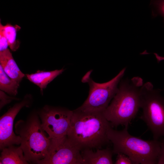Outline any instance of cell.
Returning a JSON list of instances; mask_svg holds the SVG:
<instances>
[{"instance_id":"cell-21","label":"cell","mask_w":164,"mask_h":164,"mask_svg":"<svg viewBox=\"0 0 164 164\" xmlns=\"http://www.w3.org/2000/svg\"><path fill=\"white\" fill-rule=\"evenodd\" d=\"M158 63L160 61L164 60V56H160L159 55L156 53H154Z\"/></svg>"},{"instance_id":"cell-15","label":"cell","mask_w":164,"mask_h":164,"mask_svg":"<svg viewBox=\"0 0 164 164\" xmlns=\"http://www.w3.org/2000/svg\"><path fill=\"white\" fill-rule=\"evenodd\" d=\"M19 83L10 78L0 65V89L13 96L16 95Z\"/></svg>"},{"instance_id":"cell-16","label":"cell","mask_w":164,"mask_h":164,"mask_svg":"<svg viewBox=\"0 0 164 164\" xmlns=\"http://www.w3.org/2000/svg\"><path fill=\"white\" fill-rule=\"evenodd\" d=\"M156 13L162 16L164 19V0H152L151 2Z\"/></svg>"},{"instance_id":"cell-12","label":"cell","mask_w":164,"mask_h":164,"mask_svg":"<svg viewBox=\"0 0 164 164\" xmlns=\"http://www.w3.org/2000/svg\"><path fill=\"white\" fill-rule=\"evenodd\" d=\"M0 157L1 164H26L23 151L20 146L11 145L2 150Z\"/></svg>"},{"instance_id":"cell-11","label":"cell","mask_w":164,"mask_h":164,"mask_svg":"<svg viewBox=\"0 0 164 164\" xmlns=\"http://www.w3.org/2000/svg\"><path fill=\"white\" fill-rule=\"evenodd\" d=\"M0 63L6 74L19 83L26 76L19 69L8 48L0 52Z\"/></svg>"},{"instance_id":"cell-1","label":"cell","mask_w":164,"mask_h":164,"mask_svg":"<svg viewBox=\"0 0 164 164\" xmlns=\"http://www.w3.org/2000/svg\"><path fill=\"white\" fill-rule=\"evenodd\" d=\"M112 127L103 112L73 111L68 138L84 149H100L110 141L108 138V129Z\"/></svg>"},{"instance_id":"cell-20","label":"cell","mask_w":164,"mask_h":164,"mask_svg":"<svg viewBox=\"0 0 164 164\" xmlns=\"http://www.w3.org/2000/svg\"><path fill=\"white\" fill-rule=\"evenodd\" d=\"M160 150L158 157L157 164H164V138L160 141Z\"/></svg>"},{"instance_id":"cell-2","label":"cell","mask_w":164,"mask_h":164,"mask_svg":"<svg viewBox=\"0 0 164 164\" xmlns=\"http://www.w3.org/2000/svg\"><path fill=\"white\" fill-rule=\"evenodd\" d=\"M143 84L138 77L121 80L117 93L103 112L112 127L128 126L135 118L140 108V91Z\"/></svg>"},{"instance_id":"cell-8","label":"cell","mask_w":164,"mask_h":164,"mask_svg":"<svg viewBox=\"0 0 164 164\" xmlns=\"http://www.w3.org/2000/svg\"><path fill=\"white\" fill-rule=\"evenodd\" d=\"M73 111L66 109L45 106L39 115L42 127L49 138H60L67 135Z\"/></svg>"},{"instance_id":"cell-6","label":"cell","mask_w":164,"mask_h":164,"mask_svg":"<svg viewBox=\"0 0 164 164\" xmlns=\"http://www.w3.org/2000/svg\"><path fill=\"white\" fill-rule=\"evenodd\" d=\"M125 70V68L123 69L113 79L103 83L94 81L90 77L91 72H87L82 81L89 84L88 96L82 105L77 109L84 112H103L117 93Z\"/></svg>"},{"instance_id":"cell-13","label":"cell","mask_w":164,"mask_h":164,"mask_svg":"<svg viewBox=\"0 0 164 164\" xmlns=\"http://www.w3.org/2000/svg\"><path fill=\"white\" fill-rule=\"evenodd\" d=\"M64 70L62 68L49 71L38 70L35 73L25 75L30 81L40 88L41 92H43L47 85L61 74Z\"/></svg>"},{"instance_id":"cell-9","label":"cell","mask_w":164,"mask_h":164,"mask_svg":"<svg viewBox=\"0 0 164 164\" xmlns=\"http://www.w3.org/2000/svg\"><path fill=\"white\" fill-rule=\"evenodd\" d=\"M29 101L26 97L21 101L15 104L0 119V149L11 145H19L21 139L19 135H16L13 130V122L17 114L24 107L28 106Z\"/></svg>"},{"instance_id":"cell-3","label":"cell","mask_w":164,"mask_h":164,"mask_svg":"<svg viewBox=\"0 0 164 164\" xmlns=\"http://www.w3.org/2000/svg\"><path fill=\"white\" fill-rule=\"evenodd\" d=\"M128 126L118 131L112 127L108 130V138L113 144V153H123L128 156L134 164H157L160 150V142L153 139L146 140L130 135Z\"/></svg>"},{"instance_id":"cell-14","label":"cell","mask_w":164,"mask_h":164,"mask_svg":"<svg viewBox=\"0 0 164 164\" xmlns=\"http://www.w3.org/2000/svg\"><path fill=\"white\" fill-rule=\"evenodd\" d=\"M21 27L17 25L13 26L10 23L5 25L0 23V30L4 33L8 42L9 46L12 51H16L19 46L20 43L17 39V32Z\"/></svg>"},{"instance_id":"cell-19","label":"cell","mask_w":164,"mask_h":164,"mask_svg":"<svg viewBox=\"0 0 164 164\" xmlns=\"http://www.w3.org/2000/svg\"><path fill=\"white\" fill-rule=\"evenodd\" d=\"M8 46L7 40L3 32L0 30V52L7 49Z\"/></svg>"},{"instance_id":"cell-17","label":"cell","mask_w":164,"mask_h":164,"mask_svg":"<svg viewBox=\"0 0 164 164\" xmlns=\"http://www.w3.org/2000/svg\"><path fill=\"white\" fill-rule=\"evenodd\" d=\"M115 164H132L134 163L128 156L122 153L117 154Z\"/></svg>"},{"instance_id":"cell-5","label":"cell","mask_w":164,"mask_h":164,"mask_svg":"<svg viewBox=\"0 0 164 164\" xmlns=\"http://www.w3.org/2000/svg\"><path fill=\"white\" fill-rule=\"evenodd\" d=\"M140 118L152 133L153 139L164 138V97L152 83L143 84L140 91Z\"/></svg>"},{"instance_id":"cell-10","label":"cell","mask_w":164,"mask_h":164,"mask_svg":"<svg viewBox=\"0 0 164 164\" xmlns=\"http://www.w3.org/2000/svg\"><path fill=\"white\" fill-rule=\"evenodd\" d=\"M92 149H86L81 151L84 164H112V150L109 148L94 152Z\"/></svg>"},{"instance_id":"cell-4","label":"cell","mask_w":164,"mask_h":164,"mask_svg":"<svg viewBox=\"0 0 164 164\" xmlns=\"http://www.w3.org/2000/svg\"><path fill=\"white\" fill-rule=\"evenodd\" d=\"M15 131L21 139L20 147L29 162L36 163L46 156L50 139L43 128L38 117L34 114L25 121L20 120L15 125Z\"/></svg>"},{"instance_id":"cell-18","label":"cell","mask_w":164,"mask_h":164,"mask_svg":"<svg viewBox=\"0 0 164 164\" xmlns=\"http://www.w3.org/2000/svg\"><path fill=\"white\" fill-rule=\"evenodd\" d=\"M0 109L5 105L10 103L13 99L14 98L9 97L7 95L3 92L0 90Z\"/></svg>"},{"instance_id":"cell-7","label":"cell","mask_w":164,"mask_h":164,"mask_svg":"<svg viewBox=\"0 0 164 164\" xmlns=\"http://www.w3.org/2000/svg\"><path fill=\"white\" fill-rule=\"evenodd\" d=\"M47 154L36 163L40 164H84L81 150L67 135L50 138Z\"/></svg>"}]
</instances>
